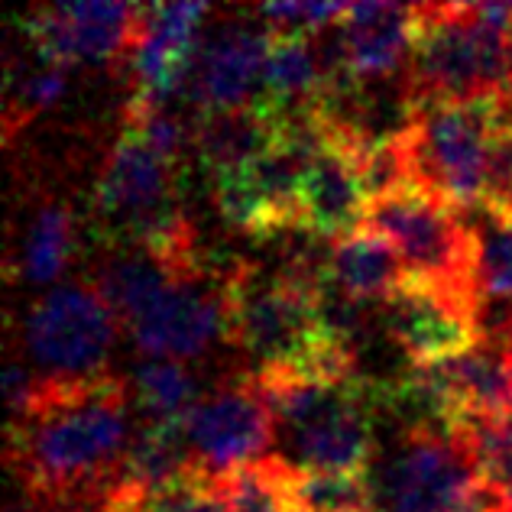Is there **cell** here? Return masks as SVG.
Instances as JSON below:
<instances>
[{"label": "cell", "instance_id": "6da1fadb", "mask_svg": "<svg viewBox=\"0 0 512 512\" xmlns=\"http://www.w3.org/2000/svg\"><path fill=\"white\" fill-rule=\"evenodd\" d=\"M127 389L114 376L49 380L20 425H10V464L26 490L46 500L104 496L127 454Z\"/></svg>", "mask_w": 512, "mask_h": 512}, {"label": "cell", "instance_id": "7a4b0ae2", "mask_svg": "<svg viewBox=\"0 0 512 512\" xmlns=\"http://www.w3.org/2000/svg\"><path fill=\"white\" fill-rule=\"evenodd\" d=\"M360 231L393 244L409 276L435 286L477 318L483 299L480 240L451 205L406 179L367 201Z\"/></svg>", "mask_w": 512, "mask_h": 512}, {"label": "cell", "instance_id": "3957f363", "mask_svg": "<svg viewBox=\"0 0 512 512\" xmlns=\"http://www.w3.org/2000/svg\"><path fill=\"white\" fill-rule=\"evenodd\" d=\"M506 111L496 98L412 107L406 124L393 133L406 179L454 211L480 205L487 146L509 117Z\"/></svg>", "mask_w": 512, "mask_h": 512}, {"label": "cell", "instance_id": "277c9868", "mask_svg": "<svg viewBox=\"0 0 512 512\" xmlns=\"http://www.w3.org/2000/svg\"><path fill=\"white\" fill-rule=\"evenodd\" d=\"M370 487L373 512H448L480 487V474L461 435L409 431Z\"/></svg>", "mask_w": 512, "mask_h": 512}, {"label": "cell", "instance_id": "5b68a950", "mask_svg": "<svg viewBox=\"0 0 512 512\" xmlns=\"http://www.w3.org/2000/svg\"><path fill=\"white\" fill-rule=\"evenodd\" d=\"M114 338V312L91 286H59L36 302L26 344L49 380H91Z\"/></svg>", "mask_w": 512, "mask_h": 512}, {"label": "cell", "instance_id": "8992f818", "mask_svg": "<svg viewBox=\"0 0 512 512\" xmlns=\"http://www.w3.org/2000/svg\"><path fill=\"white\" fill-rule=\"evenodd\" d=\"M182 431L195 464L214 477H224L231 470L263 461L260 454L276 435V419L256 376H244L195 402V409L185 415Z\"/></svg>", "mask_w": 512, "mask_h": 512}, {"label": "cell", "instance_id": "52a82bcc", "mask_svg": "<svg viewBox=\"0 0 512 512\" xmlns=\"http://www.w3.org/2000/svg\"><path fill=\"white\" fill-rule=\"evenodd\" d=\"M26 36L43 62L69 65L75 59L104 62L133 52L140 36V7L130 4H56L36 7L26 17Z\"/></svg>", "mask_w": 512, "mask_h": 512}, {"label": "cell", "instance_id": "ba28073f", "mask_svg": "<svg viewBox=\"0 0 512 512\" xmlns=\"http://www.w3.org/2000/svg\"><path fill=\"white\" fill-rule=\"evenodd\" d=\"M389 338L412 367L454 360L480 344L474 315L444 292L406 273V282L383 302Z\"/></svg>", "mask_w": 512, "mask_h": 512}, {"label": "cell", "instance_id": "9c48e42d", "mask_svg": "<svg viewBox=\"0 0 512 512\" xmlns=\"http://www.w3.org/2000/svg\"><path fill=\"white\" fill-rule=\"evenodd\" d=\"M133 344L159 360L201 354L218 334H227L224 289L211 292L198 276H185L169 286L146 312L127 325Z\"/></svg>", "mask_w": 512, "mask_h": 512}, {"label": "cell", "instance_id": "30bf717a", "mask_svg": "<svg viewBox=\"0 0 512 512\" xmlns=\"http://www.w3.org/2000/svg\"><path fill=\"white\" fill-rule=\"evenodd\" d=\"M269 49V33H256L250 26H224L211 43L198 52L188 72V91L201 111L240 107L260 98L263 62Z\"/></svg>", "mask_w": 512, "mask_h": 512}, {"label": "cell", "instance_id": "8fae6325", "mask_svg": "<svg viewBox=\"0 0 512 512\" xmlns=\"http://www.w3.org/2000/svg\"><path fill=\"white\" fill-rule=\"evenodd\" d=\"M205 7L201 4H156L140 7V36L133 46V75L137 91L156 104L185 85L195 62V26Z\"/></svg>", "mask_w": 512, "mask_h": 512}, {"label": "cell", "instance_id": "7c38bea8", "mask_svg": "<svg viewBox=\"0 0 512 512\" xmlns=\"http://www.w3.org/2000/svg\"><path fill=\"white\" fill-rule=\"evenodd\" d=\"M282 127H286V120L276 117L260 98L240 107L201 111L195 124V143L214 185L253 166L273 146Z\"/></svg>", "mask_w": 512, "mask_h": 512}, {"label": "cell", "instance_id": "4fadbf2b", "mask_svg": "<svg viewBox=\"0 0 512 512\" xmlns=\"http://www.w3.org/2000/svg\"><path fill=\"white\" fill-rule=\"evenodd\" d=\"M415 7L406 4H347L341 20V46L350 75L373 78L399 69L412 52Z\"/></svg>", "mask_w": 512, "mask_h": 512}, {"label": "cell", "instance_id": "5bb4252c", "mask_svg": "<svg viewBox=\"0 0 512 512\" xmlns=\"http://www.w3.org/2000/svg\"><path fill=\"white\" fill-rule=\"evenodd\" d=\"M325 273L334 286L360 302H386L406 282V263L383 237L354 231L331 244L325 256Z\"/></svg>", "mask_w": 512, "mask_h": 512}, {"label": "cell", "instance_id": "9a60e30c", "mask_svg": "<svg viewBox=\"0 0 512 512\" xmlns=\"http://www.w3.org/2000/svg\"><path fill=\"white\" fill-rule=\"evenodd\" d=\"M185 276H198V273H182V269L169 266L159 256L146 253V250H130V253H117L114 260H107L98 269V295L107 302V308L120 318V325H130L137 321L146 308H150L159 295L169 286H175Z\"/></svg>", "mask_w": 512, "mask_h": 512}, {"label": "cell", "instance_id": "2e32d148", "mask_svg": "<svg viewBox=\"0 0 512 512\" xmlns=\"http://www.w3.org/2000/svg\"><path fill=\"white\" fill-rule=\"evenodd\" d=\"M101 512H227V500L221 480L195 464L166 487L140 496L107 490L101 496Z\"/></svg>", "mask_w": 512, "mask_h": 512}, {"label": "cell", "instance_id": "e0dca14e", "mask_svg": "<svg viewBox=\"0 0 512 512\" xmlns=\"http://www.w3.org/2000/svg\"><path fill=\"white\" fill-rule=\"evenodd\" d=\"M137 396L150 422H185L195 409V383L179 360H146L137 370Z\"/></svg>", "mask_w": 512, "mask_h": 512}, {"label": "cell", "instance_id": "ac0fdd59", "mask_svg": "<svg viewBox=\"0 0 512 512\" xmlns=\"http://www.w3.org/2000/svg\"><path fill=\"white\" fill-rule=\"evenodd\" d=\"M227 512H289L286 500V461L263 457L240 470L218 477Z\"/></svg>", "mask_w": 512, "mask_h": 512}, {"label": "cell", "instance_id": "d6986e66", "mask_svg": "<svg viewBox=\"0 0 512 512\" xmlns=\"http://www.w3.org/2000/svg\"><path fill=\"white\" fill-rule=\"evenodd\" d=\"M69 211L62 205H43L30 224V237L23 247V276L30 282H49L62 273V263L69 256Z\"/></svg>", "mask_w": 512, "mask_h": 512}, {"label": "cell", "instance_id": "ffe728a7", "mask_svg": "<svg viewBox=\"0 0 512 512\" xmlns=\"http://www.w3.org/2000/svg\"><path fill=\"white\" fill-rule=\"evenodd\" d=\"M480 208L490 214V221L512 224V120L509 117L493 130L487 146Z\"/></svg>", "mask_w": 512, "mask_h": 512}, {"label": "cell", "instance_id": "44dd1931", "mask_svg": "<svg viewBox=\"0 0 512 512\" xmlns=\"http://www.w3.org/2000/svg\"><path fill=\"white\" fill-rule=\"evenodd\" d=\"M480 240V289L483 295L512 302V224L490 221Z\"/></svg>", "mask_w": 512, "mask_h": 512}, {"label": "cell", "instance_id": "7402d4cb", "mask_svg": "<svg viewBox=\"0 0 512 512\" xmlns=\"http://www.w3.org/2000/svg\"><path fill=\"white\" fill-rule=\"evenodd\" d=\"M62 85H65V65L39 59L36 69L26 72L17 94H10V101H7V133H13V127H17L23 117H30L33 111H39V107H49L52 101H56L62 94Z\"/></svg>", "mask_w": 512, "mask_h": 512}]
</instances>
